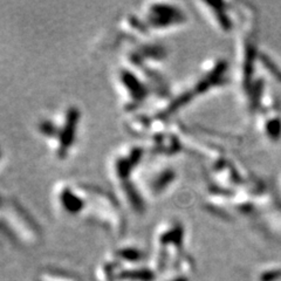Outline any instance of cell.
Here are the masks:
<instances>
[{
	"label": "cell",
	"mask_w": 281,
	"mask_h": 281,
	"mask_svg": "<svg viewBox=\"0 0 281 281\" xmlns=\"http://www.w3.org/2000/svg\"><path fill=\"white\" fill-rule=\"evenodd\" d=\"M81 120V112L76 106H70L61 115L41 120L38 123V133L47 140L55 157L63 161L75 144Z\"/></svg>",
	"instance_id": "obj_1"
},
{
	"label": "cell",
	"mask_w": 281,
	"mask_h": 281,
	"mask_svg": "<svg viewBox=\"0 0 281 281\" xmlns=\"http://www.w3.org/2000/svg\"><path fill=\"white\" fill-rule=\"evenodd\" d=\"M143 154V148L131 145V147L121 149V151L117 152L110 164L113 179L115 180L116 185L121 189L126 201L137 212L143 211L145 206L143 199L138 195V190L133 184V173Z\"/></svg>",
	"instance_id": "obj_2"
},
{
	"label": "cell",
	"mask_w": 281,
	"mask_h": 281,
	"mask_svg": "<svg viewBox=\"0 0 281 281\" xmlns=\"http://www.w3.org/2000/svg\"><path fill=\"white\" fill-rule=\"evenodd\" d=\"M117 82L122 93V101L128 109H134L142 105L150 93V89L141 76L127 68H120L117 73Z\"/></svg>",
	"instance_id": "obj_3"
},
{
	"label": "cell",
	"mask_w": 281,
	"mask_h": 281,
	"mask_svg": "<svg viewBox=\"0 0 281 281\" xmlns=\"http://www.w3.org/2000/svg\"><path fill=\"white\" fill-rule=\"evenodd\" d=\"M147 30L163 31L179 25L183 21V16L176 7L169 4L152 3L144 9L143 18H141Z\"/></svg>",
	"instance_id": "obj_4"
},
{
	"label": "cell",
	"mask_w": 281,
	"mask_h": 281,
	"mask_svg": "<svg viewBox=\"0 0 281 281\" xmlns=\"http://www.w3.org/2000/svg\"><path fill=\"white\" fill-rule=\"evenodd\" d=\"M173 172L171 171H163V172H157L154 176V178L150 180V189L154 195H159L162 192H164L168 186L171 184L173 180Z\"/></svg>",
	"instance_id": "obj_5"
},
{
	"label": "cell",
	"mask_w": 281,
	"mask_h": 281,
	"mask_svg": "<svg viewBox=\"0 0 281 281\" xmlns=\"http://www.w3.org/2000/svg\"><path fill=\"white\" fill-rule=\"evenodd\" d=\"M0 159H2V150H0Z\"/></svg>",
	"instance_id": "obj_6"
}]
</instances>
